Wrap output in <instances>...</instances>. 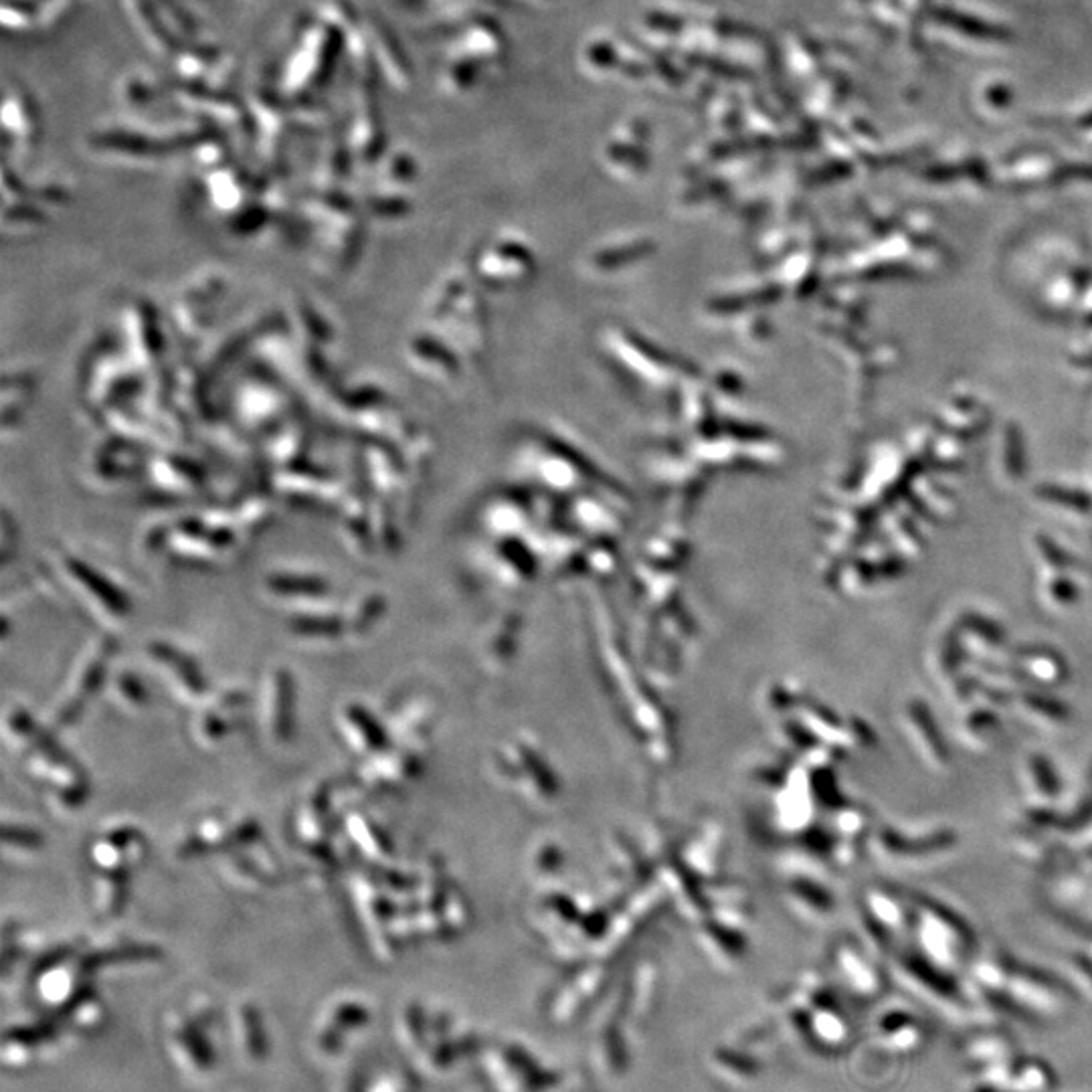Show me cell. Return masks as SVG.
Wrapping results in <instances>:
<instances>
[{
    "instance_id": "3957f363",
    "label": "cell",
    "mask_w": 1092,
    "mask_h": 1092,
    "mask_svg": "<svg viewBox=\"0 0 1092 1092\" xmlns=\"http://www.w3.org/2000/svg\"><path fill=\"white\" fill-rule=\"evenodd\" d=\"M486 1068L498 1092H555L562 1077L544 1070L535 1056L516 1044H502L488 1050Z\"/></svg>"
},
{
    "instance_id": "5b68a950",
    "label": "cell",
    "mask_w": 1092,
    "mask_h": 1092,
    "mask_svg": "<svg viewBox=\"0 0 1092 1092\" xmlns=\"http://www.w3.org/2000/svg\"><path fill=\"white\" fill-rule=\"evenodd\" d=\"M144 835L134 826H116L98 835L89 846L87 860L94 876H112L130 880L134 870L146 858Z\"/></svg>"
},
{
    "instance_id": "8992f818",
    "label": "cell",
    "mask_w": 1092,
    "mask_h": 1092,
    "mask_svg": "<svg viewBox=\"0 0 1092 1092\" xmlns=\"http://www.w3.org/2000/svg\"><path fill=\"white\" fill-rule=\"evenodd\" d=\"M330 785L322 783L307 793L294 815V835L309 860L328 868L334 864V852L330 846L332 811H330Z\"/></svg>"
},
{
    "instance_id": "9a60e30c",
    "label": "cell",
    "mask_w": 1092,
    "mask_h": 1092,
    "mask_svg": "<svg viewBox=\"0 0 1092 1092\" xmlns=\"http://www.w3.org/2000/svg\"><path fill=\"white\" fill-rule=\"evenodd\" d=\"M289 629L294 631L296 635L304 637V640L330 642V640H338V637L342 635L344 624L340 622L338 617H330V615H307V617L291 619Z\"/></svg>"
},
{
    "instance_id": "277c9868",
    "label": "cell",
    "mask_w": 1092,
    "mask_h": 1092,
    "mask_svg": "<svg viewBox=\"0 0 1092 1092\" xmlns=\"http://www.w3.org/2000/svg\"><path fill=\"white\" fill-rule=\"evenodd\" d=\"M258 840H262V828L255 819L245 817L239 819V822H231L225 815L211 813L198 819L193 830L182 837V842L176 848V855H180L182 860H189L213 852L243 848Z\"/></svg>"
},
{
    "instance_id": "4fadbf2b",
    "label": "cell",
    "mask_w": 1092,
    "mask_h": 1092,
    "mask_svg": "<svg viewBox=\"0 0 1092 1092\" xmlns=\"http://www.w3.org/2000/svg\"><path fill=\"white\" fill-rule=\"evenodd\" d=\"M346 833H349V837L364 860H369L371 864H380L389 860L391 855L389 837L380 831V828L369 815L358 811L351 813L346 817Z\"/></svg>"
},
{
    "instance_id": "30bf717a",
    "label": "cell",
    "mask_w": 1092,
    "mask_h": 1092,
    "mask_svg": "<svg viewBox=\"0 0 1092 1092\" xmlns=\"http://www.w3.org/2000/svg\"><path fill=\"white\" fill-rule=\"evenodd\" d=\"M338 731L342 740L351 746V749L364 757L373 759L375 755L389 749V737L385 728L373 717L371 710L362 704H346L338 715Z\"/></svg>"
},
{
    "instance_id": "e0dca14e",
    "label": "cell",
    "mask_w": 1092,
    "mask_h": 1092,
    "mask_svg": "<svg viewBox=\"0 0 1092 1092\" xmlns=\"http://www.w3.org/2000/svg\"><path fill=\"white\" fill-rule=\"evenodd\" d=\"M114 686V700L125 710H142L148 704V694L142 682L134 676L132 671H120L112 678Z\"/></svg>"
},
{
    "instance_id": "7c38bea8",
    "label": "cell",
    "mask_w": 1092,
    "mask_h": 1092,
    "mask_svg": "<svg viewBox=\"0 0 1092 1092\" xmlns=\"http://www.w3.org/2000/svg\"><path fill=\"white\" fill-rule=\"evenodd\" d=\"M710 1072L726 1086H744L757 1081L761 1060L744 1046H722L710 1054Z\"/></svg>"
},
{
    "instance_id": "d6986e66",
    "label": "cell",
    "mask_w": 1092,
    "mask_h": 1092,
    "mask_svg": "<svg viewBox=\"0 0 1092 1092\" xmlns=\"http://www.w3.org/2000/svg\"><path fill=\"white\" fill-rule=\"evenodd\" d=\"M243 1017H245V1024H247L249 1034H251V1035H249V1037H251V1040H249V1048H251V1052H253L255 1056H262V1054H263V1040H262L260 1019L255 1017L253 1010H245Z\"/></svg>"
},
{
    "instance_id": "ac0fdd59",
    "label": "cell",
    "mask_w": 1092,
    "mask_h": 1092,
    "mask_svg": "<svg viewBox=\"0 0 1092 1092\" xmlns=\"http://www.w3.org/2000/svg\"><path fill=\"white\" fill-rule=\"evenodd\" d=\"M3 842L18 852H36L43 848V835L25 824H5Z\"/></svg>"
},
{
    "instance_id": "8fae6325",
    "label": "cell",
    "mask_w": 1092,
    "mask_h": 1092,
    "mask_svg": "<svg viewBox=\"0 0 1092 1092\" xmlns=\"http://www.w3.org/2000/svg\"><path fill=\"white\" fill-rule=\"evenodd\" d=\"M225 872L237 886L262 888L271 886L280 878L278 860L263 846V842H253L245 848H235L227 852Z\"/></svg>"
},
{
    "instance_id": "9c48e42d",
    "label": "cell",
    "mask_w": 1092,
    "mask_h": 1092,
    "mask_svg": "<svg viewBox=\"0 0 1092 1092\" xmlns=\"http://www.w3.org/2000/svg\"><path fill=\"white\" fill-rule=\"evenodd\" d=\"M247 704L249 700L243 692H223L218 696H211L193 724L196 742L207 749L223 744L239 728Z\"/></svg>"
},
{
    "instance_id": "2e32d148",
    "label": "cell",
    "mask_w": 1092,
    "mask_h": 1092,
    "mask_svg": "<svg viewBox=\"0 0 1092 1092\" xmlns=\"http://www.w3.org/2000/svg\"><path fill=\"white\" fill-rule=\"evenodd\" d=\"M160 951L156 946L150 944H125V946H118V949H107L102 953H94L83 959V969L91 971V969H98L103 967V965H114V963H127V961H152L158 959Z\"/></svg>"
},
{
    "instance_id": "6da1fadb",
    "label": "cell",
    "mask_w": 1092,
    "mask_h": 1092,
    "mask_svg": "<svg viewBox=\"0 0 1092 1092\" xmlns=\"http://www.w3.org/2000/svg\"><path fill=\"white\" fill-rule=\"evenodd\" d=\"M5 735L23 759L25 773L65 811L81 808L89 797V781L81 764L69 757L53 735L25 708L14 706L5 717Z\"/></svg>"
},
{
    "instance_id": "ba28073f",
    "label": "cell",
    "mask_w": 1092,
    "mask_h": 1092,
    "mask_svg": "<svg viewBox=\"0 0 1092 1092\" xmlns=\"http://www.w3.org/2000/svg\"><path fill=\"white\" fill-rule=\"evenodd\" d=\"M296 680L285 668L271 670L265 688V733L273 744H287L296 733Z\"/></svg>"
},
{
    "instance_id": "52a82bcc",
    "label": "cell",
    "mask_w": 1092,
    "mask_h": 1092,
    "mask_svg": "<svg viewBox=\"0 0 1092 1092\" xmlns=\"http://www.w3.org/2000/svg\"><path fill=\"white\" fill-rule=\"evenodd\" d=\"M146 655L180 700L194 702L209 694L205 673L189 653L172 648L171 644L154 642L146 648Z\"/></svg>"
},
{
    "instance_id": "7a4b0ae2",
    "label": "cell",
    "mask_w": 1092,
    "mask_h": 1092,
    "mask_svg": "<svg viewBox=\"0 0 1092 1092\" xmlns=\"http://www.w3.org/2000/svg\"><path fill=\"white\" fill-rule=\"evenodd\" d=\"M116 651V644L107 637L91 644L85 653L81 655V662L73 670L69 684L61 694L57 706L53 713V726L55 728H67L76 724L78 718L85 713L89 702L98 696V692L103 688L107 678L109 660Z\"/></svg>"
},
{
    "instance_id": "5bb4252c",
    "label": "cell",
    "mask_w": 1092,
    "mask_h": 1092,
    "mask_svg": "<svg viewBox=\"0 0 1092 1092\" xmlns=\"http://www.w3.org/2000/svg\"><path fill=\"white\" fill-rule=\"evenodd\" d=\"M130 895V880L96 876V908L103 917H120Z\"/></svg>"
}]
</instances>
